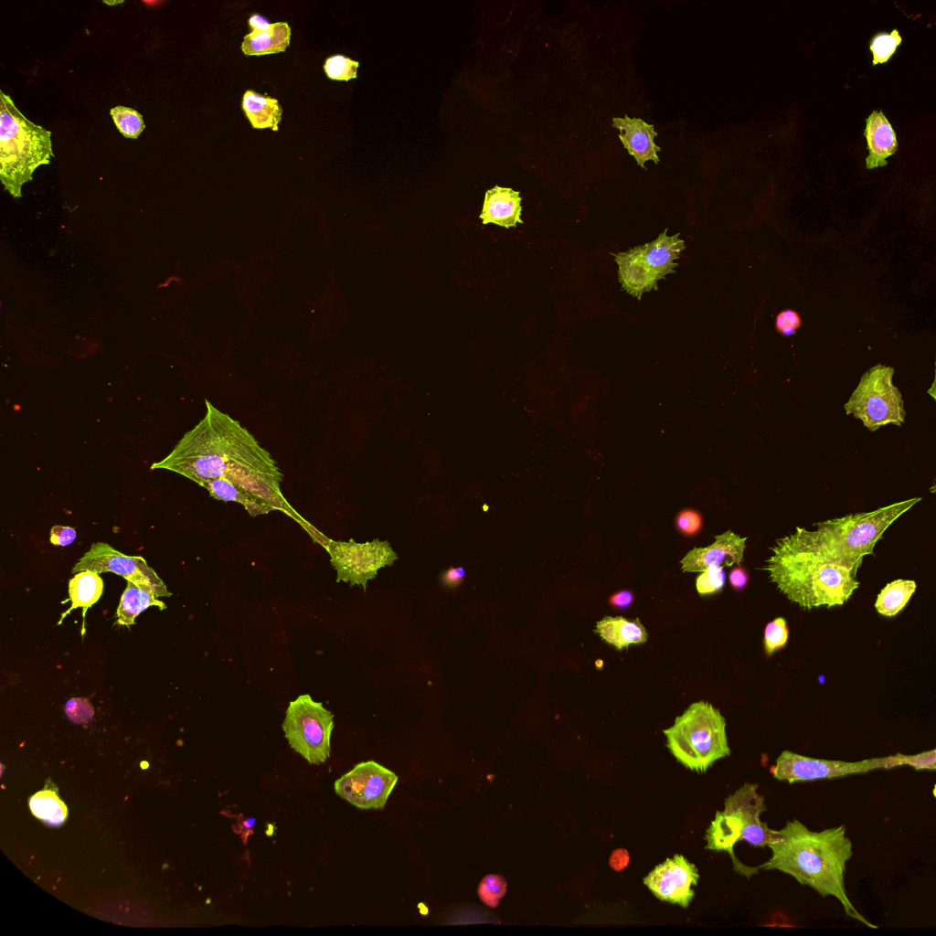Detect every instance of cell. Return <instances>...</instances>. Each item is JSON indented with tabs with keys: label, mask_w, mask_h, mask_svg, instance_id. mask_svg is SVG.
I'll return each instance as SVG.
<instances>
[{
	"label": "cell",
	"mask_w": 936,
	"mask_h": 936,
	"mask_svg": "<svg viewBox=\"0 0 936 936\" xmlns=\"http://www.w3.org/2000/svg\"><path fill=\"white\" fill-rule=\"evenodd\" d=\"M206 414L151 470L175 472L200 484L222 478L288 516L282 473L271 453L240 422L205 399Z\"/></svg>",
	"instance_id": "1"
},
{
	"label": "cell",
	"mask_w": 936,
	"mask_h": 936,
	"mask_svg": "<svg viewBox=\"0 0 936 936\" xmlns=\"http://www.w3.org/2000/svg\"><path fill=\"white\" fill-rule=\"evenodd\" d=\"M778 839L768 845L771 856L758 870H777L822 897H835L850 917L870 929H878L850 901L845 887L846 864L853 856L852 842L844 824L820 832L809 830L794 818L779 830Z\"/></svg>",
	"instance_id": "2"
},
{
	"label": "cell",
	"mask_w": 936,
	"mask_h": 936,
	"mask_svg": "<svg viewBox=\"0 0 936 936\" xmlns=\"http://www.w3.org/2000/svg\"><path fill=\"white\" fill-rule=\"evenodd\" d=\"M770 551L763 567L770 582L802 609L843 605L859 586L857 573L832 559L814 530L797 526Z\"/></svg>",
	"instance_id": "3"
},
{
	"label": "cell",
	"mask_w": 936,
	"mask_h": 936,
	"mask_svg": "<svg viewBox=\"0 0 936 936\" xmlns=\"http://www.w3.org/2000/svg\"><path fill=\"white\" fill-rule=\"evenodd\" d=\"M0 179L5 190L21 197L35 170L54 157L51 132L27 119L0 91Z\"/></svg>",
	"instance_id": "4"
},
{
	"label": "cell",
	"mask_w": 936,
	"mask_h": 936,
	"mask_svg": "<svg viewBox=\"0 0 936 936\" xmlns=\"http://www.w3.org/2000/svg\"><path fill=\"white\" fill-rule=\"evenodd\" d=\"M921 499L912 497L870 512L816 523L815 538L832 559L857 573L864 557L873 555L875 545L888 527Z\"/></svg>",
	"instance_id": "5"
},
{
	"label": "cell",
	"mask_w": 936,
	"mask_h": 936,
	"mask_svg": "<svg viewBox=\"0 0 936 936\" xmlns=\"http://www.w3.org/2000/svg\"><path fill=\"white\" fill-rule=\"evenodd\" d=\"M758 784L745 782L728 796L724 810L718 811L715 819L707 829L706 849L728 852L733 861L734 870L750 878L758 872L756 867L743 865L734 854V846L745 841L754 847H766L779 838V830L771 829L760 820L767 811L763 795L758 793Z\"/></svg>",
	"instance_id": "6"
},
{
	"label": "cell",
	"mask_w": 936,
	"mask_h": 936,
	"mask_svg": "<svg viewBox=\"0 0 936 936\" xmlns=\"http://www.w3.org/2000/svg\"><path fill=\"white\" fill-rule=\"evenodd\" d=\"M663 732L670 752L691 771L704 772L717 760L730 755L725 718L707 701L691 704Z\"/></svg>",
	"instance_id": "7"
},
{
	"label": "cell",
	"mask_w": 936,
	"mask_h": 936,
	"mask_svg": "<svg viewBox=\"0 0 936 936\" xmlns=\"http://www.w3.org/2000/svg\"><path fill=\"white\" fill-rule=\"evenodd\" d=\"M680 233L667 235V229L658 238L627 251L618 252L615 261L622 287L632 296L641 299L644 292L657 290V282L674 273L685 241Z\"/></svg>",
	"instance_id": "8"
},
{
	"label": "cell",
	"mask_w": 936,
	"mask_h": 936,
	"mask_svg": "<svg viewBox=\"0 0 936 936\" xmlns=\"http://www.w3.org/2000/svg\"><path fill=\"white\" fill-rule=\"evenodd\" d=\"M894 367L878 364L866 371L844 405L846 415L860 420L870 431L882 426H901L906 418L904 400L893 383Z\"/></svg>",
	"instance_id": "9"
},
{
	"label": "cell",
	"mask_w": 936,
	"mask_h": 936,
	"mask_svg": "<svg viewBox=\"0 0 936 936\" xmlns=\"http://www.w3.org/2000/svg\"><path fill=\"white\" fill-rule=\"evenodd\" d=\"M289 745L311 764H321L331 753L334 714L308 694L291 701L282 725Z\"/></svg>",
	"instance_id": "10"
},
{
	"label": "cell",
	"mask_w": 936,
	"mask_h": 936,
	"mask_svg": "<svg viewBox=\"0 0 936 936\" xmlns=\"http://www.w3.org/2000/svg\"><path fill=\"white\" fill-rule=\"evenodd\" d=\"M323 546L336 571V582L361 585L364 591L367 581L377 577L378 569L391 566L398 558L389 543L379 539L358 543L353 539L335 541L327 538Z\"/></svg>",
	"instance_id": "11"
},
{
	"label": "cell",
	"mask_w": 936,
	"mask_h": 936,
	"mask_svg": "<svg viewBox=\"0 0 936 936\" xmlns=\"http://www.w3.org/2000/svg\"><path fill=\"white\" fill-rule=\"evenodd\" d=\"M890 756L858 761L824 760L783 750L770 769L773 778L789 783L835 779L875 770H889Z\"/></svg>",
	"instance_id": "12"
},
{
	"label": "cell",
	"mask_w": 936,
	"mask_h": 936,
	"mask_svg": "<svg viewBox=\"0 0 936 936\" xmlns=\"http://www.w3.org/2000/svg\"><path fill=\"white\" fill-rule=\"evenodd\" d=\"M91 570L96 573L112 572L122 576L136 586L152 590L157 597H169L164 581L140 556H127L104 542L92 543L90 549L79 559L72 573Z\"/></svg>",
	"instance_id": "13"
},
{
	"label": "cell",
	"mask_w": 936,
	"mask_h": 936,
	"mask_svg": "<svg viewBox=\"0 0 936 936\" xmlns=\"http://www.w3.org/2000/svg\"><path fill=\"white\" fill-rule=\"evenodd\" d=\"M398 782V776L374 760L355 765L334 783L338 796L364 809H381Z\"/></svg>",
	"instance_id": "14"
},
{
	"label": "cell",
	"mask_w": 936,
	"mask_h": 936,
	"mask_svg": "<svg viewBox=\"0 0 936 936\" xmlns=\"http://www.w3.org/2000/svg\"><path fill=\"white\" fill-rule=\"evenodd\" d=\"M699 874L696 866L682 855H675L655 867L644 884L660 900L688 907L695 896Z\"/></svg>",
	"instance_id": "15"
},
{
	"label": "cell",
	"mask_w": 936,
	"mask_h": 936,
	"mask_svg": "<svg viewBox=\"0 0 936 936\" xmlns=\"http://www.w3.org/2000/svg\"><path fill=\"white\" fill-rule=\"evenodd\" d=\"M747 537L728 530L715 537L706 548H695L680 561L684 572H702L709 566L720 568L739 565L743 559Z\"/></svg>",
	"instance_id": "16"
},
{
	"label": "cell",
	"mask_w": 936,
	"mask_h": 936,
	"mask_svg": "<svg viewBox=\"0 0 936 936\" xmlns=\"http://www.w3.org/2000/svg\"><path fill=\"white\" fill-rule=\"evenodd\" d=\"M612 126L619 130V138L623 147L633 156L639 166L644 168V163L649 160L659 163L657 153L661 148L654 143L657 133L653 124L625 115L613 118Z\"/></svg>",
	"instance_id": "17"
},
{
	"label": "cell",
	"mask_w": 936,
	"mask_h": 936,
	"mask_svg": "<svg viewBox=\"0 0 936 936\" xmlns=\"http://www.w3.org/2000/svg\"><path fill=\"white\" fill-rule=\"evenodd\" d=\"M518 191L495 186L486 191L480 218L484 225L494 223L506 229L523 223Z\"/></svg>",
	"instance_id": "18"
},
{
	"label": "cell",
	"mask_w": 936,
	"mask_h": 936,
	"mask_svg": "<svg viewBox=\"0 0 936 936\" xmlns=\"http://www.w3.org/2000/svg\"><path fill=\"white\" fill-rule=\"evenodd\" d=\"M864 135L869 154L866 158L868 169L887 165V157L898 148L896 133L882 111H874L866 120Z\"/></svg>",
	"instance_id": "19"
},
{
	"label": "cell",
	"mask_w": 936,
	"mask_h": 936,
	"mask_svg": "<svg viewBox=\"0 0 936 936\" xmlns=\"http://www.w3.org/2000/svg\"><path fill=\"white\" fill-rule=\"evenodd\" d=\"M595 633L619 651L631 644H644L648 639L647 631L638 618L605 616L596 622Z\"/></svg>",
	"instance_id": "20"
},
{
	"label": "cell",
	"mask_w": 936,
	"mask_h": 936,
	"mask_svg": "<svg viewBox=\"0 0 936 936\" xmlns=\"http://www.w3.org/2000/svg\"><path fill=\"white\" fill-rule=\"evenodd\" d=\"M199 485L207 489L210 496L216 500L241 505L250 516L266 515L274 511L264 501L226 479H210L204 481Z\"/></svg>",
	"instance_id": "21"
},
{
	"label": "cell",
	"mask_w": 936,
	"mask_h": 936,
	"mask_svg": "<svg viewBox=\"0 0 936 936\" xmlns=\"http://www.w3.org/2000/svg\"><path fill=\"white\" fill-rule=\"evenodd\" d=\"M291 28L286 22L272 23L264 31L253 30L243 38L245 55H265L285 51L290 44Z\"/></svg>",
	"instance_id": "22"
},
{
	"label": "cell",
	"mask_w": 936,
	"mask_h": 936,
	"mask_svg": "<svg viewBox=\"0 0 936 936\" xmlns=\"http://www.w3.org/2000/svg\"><path fill=\"white\" fill-rule=\"evenodd\" d=\"M150 606H157L161 610L166 608L152 590L127 581L126 589L116 611V622L119 625L130 627L134 624V619Z\"/></svg>",
	"instance_id": "23"
},
{
	"label": "cell",
	"mask_w": 936,
	"mask_h": 936,
	"mask_svg": "<svg viewBox=\"0 0 936 936\" xmlns=\"http://www.w3.org/2000/svg\"><path fill=\"white\" fill-rule=\"evenodd\" d=\"M242 109L253 128L278 130L282 109L276 99L247 90L242 98Z\"/></svg>",
	"instance_id": "24"
},
{
	"label": "cell",
	"mask_w": 936,
	"mask_h": 936,
	"mask_svg": "<svg viewBox=\"0 0 936 936\" xmlns=\"http://www.w3.org/2000/svg\"><path fill=\"white\" fill-rule=\"evenodd\" d=\"M102 592L103 581L99 573L91 570L77 572L69 582V594L71 605L68 612L62 614L61 621L73 609L79 607L82 608V617L84 619L88 609L98 601Z\"/></svg>",
	"instance_id": "25"
},
{
	"label": "cell",
	"mask_w": 936,
	"mask_h": 936,
	"mask_svg": "<svg viewBox=\"0 0 936 936\" xmlns=\"http://www.w3.org/2000/svg\"><path fill=\"white\" fill-rule=\"evenodd\" d=\"M916 588L912 580L899 579L888 583L877 597V612L884 616H895L906 606Z\"/></svg>",
	"instance_id": "26"
},
{
	"label": "cell",
	"mask_w": 936,
	"mask_h": 936,
	"mask_svg": "<svg viewBox=\"0 0 936 936\" xmlns=\"http://www.w3.org/2000/svg\"><path fill=\"white\" fill-rule=\"evenodd\" d=\"M29 807L37 818L51 826L60 825L68 816L65 803L50 790L34 794L29 800Z\"/></svg>",
	"instance_id": "27"
},
{
	"label": "cell",
	"mask_w": 936,
	"mask_h": 936,
	"mask_svg": "<svg viewBox=\"0 0 936 936\" xmlns=\"http://www.w3.org/2000/svg\"><path fill=\"white\" fill-rule=\"evenodd\" d=\"M110 113L115 126L126 138L136 139L144 129L143 116L132 108L116 106L110 110Z\"/></svg>",
	"instance_id": "28"
},
{
	"label": "cell",
	"mask_w": 936,
	"mask_h": 936,
	"mask_svg": "<svg viewBox=\"0 0 936 936\" xmlns=\"http://www.w3.org/2000/svg\"><path fill=\"white\" fill-rule=\"evenodd\" d=\"M901 37L897 29L890 33H878L875 35L869 44L873 53V64L884 63L895 53L901 43Z\"/></svg>",
	"instance_id": "29"
},
{
	"label": "cell",
	"mask_w": 936,
	"mask_h": 936,
	"mask_svg": "<svg viewBox=\"0 0 936 936\" xmlns=\"http://www.w3.org/2000/svg\"><path fill=\"white\" fill-rule=\"evenodd\" d=\"M506 886V881L502 876L486 875L479 884L478 896L484 904L495 908L505 896Z\"/></svg>",
	"instance_id": "30"
},
{
	"label": "cell",
	"mask_w": 936,
	"mask_h": 936,
	"mask_svg": "<svg viewBox=\"0 0 936 936\" xmlns=\"http://www.w3.org/2000/svg\"><path fill=\"white\" fill-rule=\"evenodd\" d=\"M358 66V61L352 60L343 55H335L325 60L324 69L331 80L347 81L356 78Z\"/></svg>",
	"instance_id": "31"
},
{
	"label": "cell",
	"mask_w": 936,
	"mask_h": 936,
	"mask_svg": "<svg viewBox=\"0 0 936 936\" xmlns=\"http://www.w3.org/2000/svg\"><path fill=\"white\" fill-rule=\"evenodd\" d=\"M789 630L784 618L778 617L769 622L764 630V650L768 655L783 647L788 640Z\"/></svg>",
	"instance_id": "32"
},
{
	"label": "cell",
	"mask_w": 936,
	"mask_h": 936,
	"mask_svg": "<svg viewBox=\"0 0 936 936\" xmlns=\"http://www.w3.org/2000/svg\"><path fill=\"white\" fill-rule=\"evenodd\" d=\"M893 768L909 766L916 771H934L936 769V750L922 751L913 755L897 753L891 755Z\"/></svg>",
	"instance_id": "33"
},
{
	"label": "cell",
	"mask_w": 936,
	"mask_h": 936,
	"mask_svg": "<svg viewBox=\"0 0 936 936\" xmlns=\"http://www.w3.org/2000/svg\"><path fill=\"white\" fill-rule=\"evenodd\" d=\"M725 581L726 574L723 568L709 566L697 577V590L700 595L717 593L723 589Z\"/></svg>",
	"instance_id": "34"
},
{
	"label": "cell",
	"mask_w": 936,
	"mask_h": 936,
	"mask_svg": "<svg viewBox=\"0 0 936 936\" xmlns=\"http://www.w3.org/2000/svg\"><path fill=\"white\" fill-rule=\"evenodd\" d=\"M67 717L75 724H85L94 715V708L87 698L73 697L69 699L64 707Z\"/></svg>",
	"instance_id": "35"
},
{
	"label": "cell",
	"mask_w": 936,
	"mask_h": 936,
	"mask_svg": "<svg viewBox=\"0 0 936 936\" xmlns=\"http://www.w3.org/2000/svg\"><path fill=\"white\" fill-rule=\"evenodd\" d=\"M802 325L800 314L792 309L781 311L775 318V328L783 336H791Z\"/></svg>",
	"instance_id": "36"
},
{
	"label": "cell",
	"mask_w": 936,
	"mask_h": 936,
	"mask_svg": "<svg viewBox=\"0 0 936 936\" xmlns=\"http://www.w3.org/2000/svg\"><path fill=\"white\" fill-rule=\"evenodd\" d=\"M676 527L686 536H694L698 533L703 525V519L697 511L694 509H684L676 516Z\"/></svg>",
	"instance_id": "37"
},
{
	"label": "cell",
	"mask_w": 936,
	"mask_h": 936,
	"mask_svg": "<svg viewBox=\"0 0 936 936\" xmlns=\"http://www.w3.org/2000/svg\"><path fill=\"white\" fill-rule=\"evenodd\" d=\"M76 538V530L68 526L56 525L50 529L49 541L55 546L65 547Z\"/></svg>",
	"instance_id": "38"
},
{
	"label": "cell",
	"mask_w": 936,
	"mask_h": 936,
	"mask_svg": "<svg viewBox=\"0 0 936 936\" xmlns=\"http://www.w3.org/2000/svg\"><path fill=\"white\" fill-rule=\"evenodd\" d=\"M466 570L463 567L450 568L441 575V584L449 589L460 586L465 577Z\"/></svg>",
	"instance_id": "39"
},
{
	"label": "cell",
	"mask_w": 936,
	"mask_h": 936,
	"mask_svg": "<svg viewBox=\"0 0 936 936\" xmlns=\"http://www.w3.org/2000/svg\"><path fill=\"white\" fill-rule=\"evenodd\" d=\"M729 579L734 590H741L749 582V574L743 567L737 565L730 570Z\"/></svg>",
	"instance_id": "40"
},
{
	"label": "cell",
	"mask_w": 936,
	"mask_h": 936,
	"mask_svg": "<svg viewBox=\"0 0 936 936\" xmlns=\"http://www.w3.org/2000/svg\"><path fill=\"white\" fill-rule=\"evenodd\" d=\"M629 860L628 851L623 848H618L612 853L609 858V865L613 870L622 871L628 866Z\"/></svg>",
	"instance_id": "41"
},
{
	"label": "cell",
	"mask_w": 936,
	"mask_h": 936,
	"mask_svg": "<svg viewBox=\"0 0 936 936\" xmlns=\"http://www.w3.org/2000/svg\"><path fill=\"white\" fill-rule=\"evenodd\" d=\"M633 594L629 590H621L612 594L609 601L611 605L619 610H626L633 601Z\"/></svg>",
	"instance_id": "42"
},
{
	"label": "cell",
	"mask_w": 936,
	"mask_h": 936,
	"mask_svg": "<svg viewBox=\"0 0 936 936\" xmlns=\"http://www.w3.org/2000/svg\"><path fill=\"white\" fill-rule=\"evenodd\" d=\"M249 25L252 29L251 31H264L269 29L271 24L261 15L255 14L250 17Z\"/></svg>",
	"instance_id": "43"
}]
</instances>
